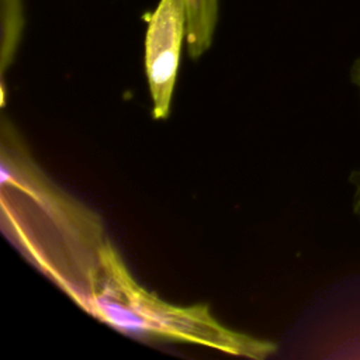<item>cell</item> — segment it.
<instances>
[{
  "mask_svg": "<svg viewBox=\"0 0 360 360\" xmlns=\"http://www.w3.org/2000/svg\"><path fill=\"white\" fill-rule=\"evenodd\" d=\"M97 266L89 274L87 309L115 329L193 342L249 359H264L276 350V345L269 340L224 326L205 304L180 307L145 290L108 242L98 248Z\"/></svg>",
  "mask_w": 360,
  "mask_h": 360,
  "instance_id": "cell-1",
  "label": "cell"
},
{
  "mask_svg": "<svg viewBox=\"0 0 360 360\" xmlns=\"http://www.w3.org/2000/svg\"><path fill=\"white\" fill-rule=\"evenodd\" d=\"M145 72L153 101V117H169L177 77L183 39H186V13L183 0H159L145 15Z\"/></svg>",
  "mask_w": 360,
  "mask_h": 360,
  "instance_id": "cell-2",
  "label": "cell"
},
{
  "mask_svg": "<svg viewBox=\"0 0 360 360\" xmlns=\"http://www.w3.org/2000/svg\"><path fill=\"white\" fill-rule=\"evenodd\" d=\"M1 3V70L13 60L24 30V1L0 0Z\"/></svg>",
  "mask_w": 360,
  "mask_h": 360,
  "instance_id": "cell-3",
  "label": "cell"
},
{
  "mask_svg": "<svg viewBox=\"0 0 360 360\" xmlns=\"http://www.w3.org/2000/svg\"><path fill=\"white\" fill-rule=\"evenodd\" d=\"M349 79L356 90L360 107V58H356L349 69ZM349 186L352 188V211L360 221V169H354L349 174Z\"/></svg>",
  "mask_w": 360,
  "mask_h": 360,
  "instance_id": "cell-4",
  "label": "cell"
}]
</instances>
